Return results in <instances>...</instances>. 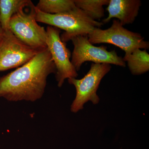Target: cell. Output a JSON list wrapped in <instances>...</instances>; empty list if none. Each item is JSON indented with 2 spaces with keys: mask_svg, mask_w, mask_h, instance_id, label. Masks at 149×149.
<instances>
[{
  "mask_svg": "<svg viewBox=\"0 0 149 149\" xmlns=\"http://www.w3.org/2000/svg\"><path fill=\"white\" fill-rule=\"evenodd\" d=\"M89 42L93 44L107 43L120 48L129 54L137 49L146 50L148 42L144 40L141 34L129 31L123 27L118 20L113 19L111 27L106 29L97 27L88 35Z\"/></svg>",
  "mask_w": 149,
  "mask_h": 149,
  "instance_id": "4",
  "label": "cell"
},
{
  "mask_svg": "<svg viewBox=\"0 0 149 149\" xmlns=\"http://www.w3.org/2000/svg\"><path fill=\"white\" fill-rule=\"evenodd\" d=\"M141 1L140 0H109L107 8L108 16L103 20L109 22L111 19H118L123 26L132 24L139 14Z\"/></svg>",
  "mask_w": 149,
  "mask_h": 149,
  "instance_id": "9",
  "label": "cell"
},
{
  "mask_svg": "<svg viewBox=\"0 0 149 149\" xmlns=\"http://www.w3.org/2000/svg\"><path fill=\"white\" fill-rule=\"evenodd\" d=\"M42 50L25 45L10 29L3 31L0 38V71L22 66Z\"/></svg>",
  "mask_w": 149,
  "mask_h": 149,
  "instance_id": "8",
  "label": "cell"
},
{
  "mask_svg": "<svg viewBox=\"0 0 149 149\" xmlns=\"http://www.w3.org/2000/svg\"><path fill=\"white\" fill-rule=\"evenodd\" d=\"M76 7L83 10L93 20H100L104 16L103 6L108 5L109 0H74Z\"/></svg>",
  "mask_w": 149,
  "mask_h": 149,
  "instance_id": "12",
  "label": "cell"
},
{
  "mask_svg": "<svg viewBox=\"0 0 149 149\" xmlns=\"http://www.w3.org/2000/svg\"><path fill=\"white\" fill-rule=\"evenodd\" d=\"M35 10L37 22L64 30L60 37L65 43L77 36H88L95 28L103 25L102 22L93 20L76 7L72 10L56 14L44 13L35 6Z\"/></svg>",
  "mask_w": 149,
  "mask_h": 149,
  "instance_id": "2",
  "label": "cell"
},
{
  "mask_svg": "<svg viewBox=\"0 0 149 149\" xmlns=\"http://www.w3.org/2000/svg\"><path fill=\"white\" fill-rule=\"evenodd\" d=\"M3 32V30L2 28L1 27V25H0V38L2 35Z\"/></svg>",
  "mask_w": 149,
  "mask_h": 149,
  "instance_id": "14",
  "label": "cell"
},
{
  "mask_svg": "<svg viewBox=\"0 0 149 149\" xmlns=\"http://www.w3.org/2000/svg\"><path fill=\"white\" fill-rule=\"evenodd\" d=\"M127 62L128 68L133 75H141L149 70V54L146 50H134L131 53L125 55L123 58Z\"/></svg>",
  "mask_w": 149,
  "mask_h": 149,
  "instance_id": "11",
  "label": "cell"
},
{
  "mask_svg": "<svg viewBox=\"0 0 149 149\" xmlns=\"http://www.w3.org/2000/svg\"><path fill=\"white\" fill-rule=\"evenodd\" d=\"M56 68L47 47L30 61L0 77V97L10 102H35L42 97L49 75Z\"/></svg>",
  "mask_w": 149,
  "mask_h": 149,
  "instance_id": "1",
  "label": "cell"
},
{
  "mask_svg": "<svg viewBox=\"0 0 149 149\" xmlns=\"http://www.w3.org/2000/svg\"><path fill=\"white\" fill-rule=\"evenodd\" d=\"M35 7L44 13L56 14L76 7L74 0H40Z\"/></svg>",
  "mask_w": 149,
  "mask_h": 149,
  "instance_id": "13",
  "label": "cell"
},
{
  "mask_svg": "<svg viewBox=\"0 0 149 149\" xmlns=\"http://www.w3.org/2000/svg\"><path fill=\"white\" fill-rule=\"evenodd\" d=\"M9 29L17 39L29 47L39 50L47 48L46 30L37 24L33 3L12 16Z\"/></svg>",
  "mask_w": 149,
  "mask_h": 149,
  "instance_id": "3",
  "label": "cell"
},
{
  "mask_svg": "<svg viewBox=\"0 0 149 149\" xmlns=\"http://www.w3.org/2000/svg\"><path fill=\"white\" fill-rule=\"evenodd\" d=\"M111 64L94 63L91 64L88 73L82 79H68V83L75 87L76 97L71 105V111L77 113L83 108V106L88 101L94 104L98 103L100 98L97 94L101 81L111 69Z\"/></svg>",
  "mask_w": 149,
  "mask_h": 149,
  "instance_id": "5",
  "label": "cell"
},
{
  "mask_svg": "<svg viewBox=\"0 0 149 149\" xmlns=\"http://www.w3.org/2000/svg\"><path fill=\"white\" fill-rule=\"evenodd\" d=\"M46 30L47 47L55 65L56 80L60 88L65 79L76 78L78 73L70 59L71 57L70 51L67 48L66 43L61 39V29L48 26Z\"/></svg>",
  "mask_w": 149,
  "mask_h": 149,
  "instance_id": "7",
  "label": "cell"
},
{
  "mask_svg": "<svg viewBox=\"0 0 149 149\" xmlns=\"http://www.w3.org/2000/svg\"><path fill=\"white\" fill-rule=\"evenodd\" d=\"M33 3L30 0H0V25L3 31L9 29L11 17Z\"/></svg>",
  "mask_w": 149,
  "mask_h": 149,
  "instance_id": "10",
  "label": "cell"
},
{
  "mask_svg": "<svg viewBox=\"0 0 149 149\" xmlns=\"http://www.w3.org/2000/svg\"><path fill=\"white\" fill-rule=\"evenodd\" d=\"M74 46L71 62L77 71L86 61L94 63H107L125 67V62L115 50L109 51L104 46L95 47L91 44L87 35L78 36L71 39Z\"/></svg>",
  "mask_w": 149,
  "mask_h": 149,
  "instance_id": "6",
  "label": "cell"
}]
</instances>
